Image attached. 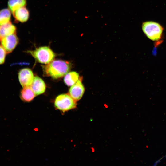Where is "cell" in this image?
I'll use <instances>...</instances> for the list:
<instances>
[{"mask_svg": "<svg viewBox=\"0 0 166 166\" xmlns=\"http://www.w3.org/2000/svg\"><path fill=\"white\" fill-rule=\"evenodd\" d=\"M79 74L75 71L68 73L65 76L64 81L68 86H71L75 84L79 79Z\"/></svg>", "mask_w": 166, "mask_h": 166, "instance_id": "obj_12", "label": "cell"}, {"mask_svg": "<svg viewBox=\"0 0 166 166\" xmlns=\"http://www.w3.org/2000/svg\"><path fill=\"white\" fill-rule=\"evenodd\" d=\"M36 96L43 93L46 89V85L43 80L38 76L34 77L30 86Z\"/></svg>", "mask_w": 166, "mask_h": 166, "instance_id": "obj_8", "label": "cell"}, {"mask_svg": "<svg viewBox=\"0 0 166 166\" xmlns=\"http://www.w3.org/2000/svg\"><path fill=\"white\" fill-rule=\"evenodd\" d=\"M18 77L20 83L23 88L31 85L34 77L33 72L30 69L24 68L19 71Z\"/></svg>", "mask_w": 166, "mask_h": 166, "instance_id": "obj_6", "label": "cell"}, {"mask_svg": "<svg viewBox=\"0 0 166 166\" xmlns=\"http://www.w3.org/2000/svg\"><path fill=\"white\" fill-rule=\"evenodd\" d=\"M11 11L9 9L5 8L0 10V26L6 24L10 22Z\"/></svg>", "mask_w": 166, "mask_h": 166, "instance_id": "obj_14", "label": "cell"}, {"mask_svg": "<svg viewBox=\"0 0 166 166\" xmlns=\"http://www.w3.org/2000/svg\"><path fill=\"white\" fill-rule=\"evenodd\" d=\"M76 102L69 94H62L56 98L54 105L56 109L64 112L75 109Z\"/></svg>", "mask_w": 166, "mask_h": 166, "instance_id": "obj_4", "label": "cell"}, {"mask_svg": "<svg viewBox=\"0 0 166 166\" xmlns=\"http://www.w3.org/2000/svg\"><path fill=\"white\" fill-rule=\"evenodd\" d=\"M16 28L10 22L0 26V40L3 37L16 34Z\"/></svg>", "mask_w": 166, "mask_h": 166, "instance_id": "obj_10", "label": "cell"}, {"mask_svg": "<svg viewBox=\"0 0 166 166\" xmlns=\"http://www.w3.org/2000/svg\"><path fill=\"white\" fill-rule=\"evenodd\" d=\"M82 81V77H80L78 81L71 86L69 91L68 94L76 101L81 99L85 91Z\"/></svg>", "mask_w": 166, "mask_h": 166, "instance_id": "obj_7", "label": "cell"}, {"mask_svg": "<svg viewBox=\"0 0 166 166\" xmlns=\"http://www.w3.org/2000/svg\"><path fill=\"white\" fill-rule=\"evenodd\" d=\"M36 96L30 86L23 87L21 91L20 97L25 102L32 101Z\"/></svg>", "mask_w": 166, "mask_h": 166, "instance_id": "obj_11", "label": "cell"}, {"mask_svg": "<svg viewBox=\"0 0 166 166\" xmlns=\"http://www.w3.org/2000/svg\"><path fill=\"white\" fill-rule=\"evenodd\" d=\"M38 62L47 64L53 60L56 56L54 53L48 46H42L36 48L33 50H28Z\"/></svg>", "mask_w": 166, "mask_h": 166, "instance_id": "obj_3", "label": "cell"}, {"mask_svg": "<svg viewBox=\"0 0 166 166\" xmlns=\"http://www.w3.org/2000/svg\"><path fill=\"white\" fill-rule=\"evenodd\" d=\"M19 39L16 34L5 36L0 40L1 45L7 53L11 52L18 43Z\"/></svg>", "mask_w": 166, "mask_h": 166, "instance_id": "obj_5", "label": "cell"}, {"mask_svg": "<svg viewBox=\"0 0 166 166\" xmlns=\"http://www.w3.org/2000/svg\"><path fill=\"white\" fill-rule=\"evenodd\" d=\"M142 28L146 36L155 42L156 46L161 43L164 28L160 24L152 21H146L142 23Z\"/></svg>", "mask_w": 166, "mask_h": 166, "instance_id": "obj_2", "label": "cell"}, {"mask_svg": "<svg viewBox=\"0 0 166 166\" xmlns=\"http://www.w3.org/2000/svg\"><path fill=\"white\" fill-rule=\"evenodd\" d=\"M72 65L68 61L61 60H53L45 65H42L44 75L54 79L65 76L71 69Z\"/></svg>", "mask_w": 166, "mask_h": 166, "instance_id": "obj_1", "label": "cell"}, {"mask_svg": "<svg viewBox=\"0 0 166 166\" xmlns=\"http://www.w3.org/2000/svg\"><path fill=\"white\" fill-rule=\"evenodd\" d=\"M13 16L17 21L21 22L27 21L29 17V12L25 6L20 8L13 12Z\"/></svg>", "mask_w": 166, "mask_h": 166, "instance_id": "obj_9", "label": "cell"}, {"mask_svg": "<svg viewBox=\"0 0 166 166\" xmlns=\"http://www.w3.org/2000/svg\"><path fill=\"white\" fill-rule=\"evenodd\" d=\"M6 53L4 48L1 45L0 46V64L4 63Z\"/></svg>", "mask_w": 166, "mask_h": 166, "instance_id": "obj_15", "label": "cell"}, {"mask_svg": "<svg viewBox=\"0 0 166 166\" xmlns=\"http://www.w3.org/2000/svg\"><path fill=\"white\" fill-rule=\"evenodd\" d=\"M26 0H9L8 6L9 9L12 12L21 7L25 6Z\"/></svg>", "mask_w": 166, "mask_h": 166, "instance_id": "obj_13", "label": "cell"}]
</instances>
